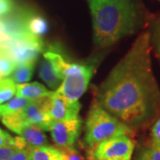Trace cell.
I'll list each match as a JSON object with an SVG mask.
<instances>
[{
  "mask_svg": "<svg viewBox=\"0 0 160 160\" xmlns=\"http://www.w3.org/2000/svg\"><path fill=\"white\" fill-rule=\"evenodd\" d=\"M151 48L149 31H144L96 92L98 104L132 130L160 113V88L152 69Z\"/></svg>",
  "mask_w": 160,
  "mask_h": 160,
  "instance_id": "cell-1",
  "label": "cell"
},
{
  "mask_svg": "<svg viewBox=\"0 0 160 160\" xmlns=\"http://www.w3.org/2000/svg\"><path fill=\"white\" fill-rule=\"evenodd\" d=\"M91 10L93 38L97 46L108 47L133 34L142 22L135 0H87Z\"/></svg>",
  "mask_w": 160,
  "mask_h": 160,
  "instance_id": "cell-2",
  "label": "cell"
},
{
  "mask_svg": "<svg viewBox=\"0 0 160 160\" xmlns=\"http://www.w3.org/2000/svg\"><path fill=\"white\" fill-rule=\"evenodd\" d=\"M132 130L94 101L87 116L85 143L92 151L101 142L118 135H130Z\"/></svg>",
  "mask_w": 160,
  "mask_h": 160,
  "instance_id": "cell-3",
  "label": "cell"
},
{
  "mask_svg": "<svg viewBox=\"0 0 160 160\" xmlns=\"http://www.w3.org/2000/svg\"><path fill=\"white\" fill-rule=\"evenodd\" d=\"M93 69V66L89 64L69 63L62 85L56 92L70 102H78L87 89Z\"/></svg>",
  "mask_w": 160,
  "mask_h": 160,
  "instance_id": "cell-4",
  "label": "cell"
},
{
  "mask_svg": "<svg viewBox=\"0 0 160 160\" xmlns=\"http://www.w3.org/2000/svg\"><path fill=\"white\" fill-rule=\"evenodd\" d=\"M1 48L7 52L14 62L20 65L36 62L39 52L44 49V44L40 38L28 32L21 38L2 43Z\"/></svg>",
  "mask_w": 160,
  "mask_h": 160,
  "instance_id": "cell-5",
  "label": "cell"
},
{
  "mask_svg": "<svg viewBox=\"0 0 160 160\" xmlns=\"http://www.w3.org/2000/svg\"><path fill=\"white\" fill-rule=\"evenodd\" d=\"M135 143L129 135H118L106 140L92 151V160H132Z\"/></svg>",
  "mask_w": 160,
  "mask_h": 160,
  "instance_id": "cell-6",
  "label": "cell"
},
{
  "mask_svg": "<svg viewBox=\"0 0 160 160\" xmlns=\"http://www.w3.org/2000/svg\"><path fill=\"white\" fill-rule=\"evenodd\" d=\"M82 120L78 118L66 121L52 120L49 131L53 142L62 150L73 148L81 132Z\"/></svg>",
  "mask_w": 160,
  "mask_h": 160,
  "instance_id": "cell-7",
  "label": "cell"
},
{
  "mask_svg": "<svg viewBox=\"0 0 160 160\" xmlns=\"http://www.w3.org/2000/svg\"><path fill=\"white\" fill-rule=\"evenodd\" d=\"M51 95L31 101L20 114L25 126H37L43 131H49L52 121L49 116Z\"/></svg>",
  "mask_w": 160,
  "mask_h": 160,
  "instance_id": "cell-8",
  "label": "cell"
},
{
  "mask_svg": "<svg viewBox=\"0 0 160 160\" xmlns=\"http://www.w3.org/2000/svg\"><path fill=\"white\" fill-rule=\"evenodd\" d=\"M81 105L78 102H70L58 92L51 94L49 116L52 120L66 121L78 118Z\"/></svg>",
  "mask_w": 160,
  "mask_h": 160,
  "instance_id": "cell-9",
  "label": "cell"
},
{
  "mask_svg": "<svg viewBox=\"0 0 160 160\" xmlns=\"http://www.w3.org/2000/svg\"><path fill=\"white\" fill-rule=\"evenodd\" d=\"M26 11V8L16 6V8L12 12L0 17V24L2 29L10 39L21 38L28 33L25 27Z\"/></svg>",
  "mask_w": 160,
  "mask_h": 160,
  "instance_id": "cell-10",
  "label": "cell"
},
{
  "mask_svg": "<svg viewBox=\"0 0 160 160\" xmlns=\"http://www.w3.org/2000/svg\"><path fill=\"white\" fill-rule=\"evenodd\" d=\"M25 27L29 34L41 38L47 33L49 25L45 17L41 14L27 9L25 16Z\"/></svg>",
  "mask_w": 160,
  "mask_h": 160,
  "instance_id": "cell-11",
  "label": "cell"
},
{
  "mask_svg": "<svg viewBox=\"0 0 160 160\" xmlns=\"http://www.w3.org/2000/svg\"><path fill=\"white\" fill-rule=\"evenodd\" d=\"M52 92L48 91L45 86L38 82L16 85V96L28 99L30 101L38 100L43 97L50 96Z\"/></svg>",
  "mask_w": 160,
  "mask_h": 160,
  "instance_id": "cell-12",
  "label": "cell"
},
{
  "mask_svg": "<svg viewBox=\"0 0 160 160\" xmlns=\"http://www.w3.org/2000/svg\"><path fill=\"white\" fill-rule=\"evenodd\" d=\"M20 136L24 139L29 150L41 146H46L48 142L43 130L37 126H25L20 133Z\"/></svg>",
  "mask_w": 160,
  "mask_h": 160,
  "instance_id": "cell-13",
  "label": "cell"
},
{
  "mask_svg": "<svg viewBox=\"0 0 160 160\" xmlns=\"http://www.w3.org/2000/svg\"><path fill=\"white\" fill-rule=\"evenodd\" d=\"M39 77L51 89H57L62 85V79L58 76L52 63L44 58L39 68Z\"/></svg>",
  "mask_w": 160,
  "mask_h": 160,
  "instance_id": "cell-14",
  "label": "cell"
},
{
  "mask_svg": "<svg viewBox=\"0 0 160 160\" xmlns=\"http://www.w3.org/2000/svg\"><path fill=\"white\" fill-rule=\"evenodd\" d=\"M29 160H64V153L61 149L46 145L29 149Z\"/></svg>",
  "mask_w": 160,
  "mask_h": 160,
  "instance_id": "cell-15",
  "label": "cell"
},
{
  "mask_svg": "<svg viewBox=\"0 0 160 160\" xmlns=\"http://www.w3.org/2000/svg\"><path fill=\"white\" fill-rule=\"evenodd\" d=\"M31 101L22 97L15 96L5 104H0V116L16 114L24 109Z\"/></svg>",
  "mask_w": 160,
  "mask_h": 160,
  "instance_id": "cell-16",
  "label": "cell"
},
{
  "mask_svg": "<svg viewBox=\"0 0 160 160\" xmlns=\"http://www.w3.org/2000/svg\"><path fill=\"white\" fill-rule=\"evenodd\" d=\"M35 63H24L20 64L14 69L11 74V78L15 84H25L31 79L34 71Z\"/></svg>",
  "mask_w": 160,
  "mask_h": 160,
  "instance_id": "cell-17",
  "label": "cell"
},
{
  "mask_svg": "<svg viewBox=\"0 0 160 160\" xmlns=\"http://www.w3.org/2000/svg\"><path fill=\"white\" fill-rule=\"evenodd\" d=\"M44 58L47 59L52 63V65L53 66L58 76L63 80L64 73L69 65V62L60 53H57V52L52 51H48L45 52Z\"/></svg>",
  "mask_w": 160,
  "mask_h": 160,
  "instance_id": "cell-18",
  "label": "cell"
},
{
  "mask_svg": "<svg viewBox=\"0 0 160 160\" xmlns=\"http://www.w3.org/2000/svg\"><path fill=\"white\" fill-rule=\"evenodd\" d=\"M16 63L7 54L4 49L0 47V78H6L13 72Z\"/></svg>",
  "mask_w": 160,
  "mask_h": 160,
  "instance_id": "cell-19",
  "label": "cell"
},
{
  "mask_svg": "<svg viewBox=\"0 0 160 160\" xmlns=\"http://www.w3.org/2000/svg\"><path fill=\"white\" fill-rule=\"evenodd\" d=\"M16 92V85L11 78L0 79V104L10 100Z\"/></svg>",
  "mask_w": 160,
  "mask_h": 160,
  "instance_id": "cell-20",
  "label": "cell"
},
{
  "mask_svg": "<svg viewBox=\"0 0 160 160\" xmlns=\"http://www.w3.org/2000/svg\"><path fill=\"white\" fill-rule=\"evenodd\" d=\"M2 123L5 125V126L10 129L11 131L13 132L20 134L22 129L25 127L24 124H23L22 119V117L20 112L16 113V114L12 115H8V116H5L3 117L2 118Z\"/></svg>",
  "mask_w": 160,
  "mask_h": 160,
  "instance_id": "cell-21",
  "label": "cell"
},
{
  "mask_svg": "<svg viewBox=\"0 0 160 160\" xmlns=\"http://www.w3.org/2000/svg\"><path fill=\"white\" fill-rule=\"evenodd\" d=\"M134 160H160V146L149 144L140 149Z\"/></svg>",
  "mask_w": 160,
  "mask_h": 160,
  "instance_id": "cell-22",
  "label": "cell"
},
{
  "mask_svg": "<svg viewBox=\"0 0 160 160\" xmlns=\"http://www.w3.org/2000/svg\"><path fill=\"white\" fill-rule=\"evenodd\" d=\"M150 42L160 57V15L152 19L150 23Z\"/></svg>",
  "mask_w": 160,
  "mask_h": 160,
  "instance_id": "cell-23",
  "label": "cell"
},
{
  "mask_svg": "<svg viewBox=\"0 0 160 160\" xmlns=\"http://www.w3.org/2000/svg\"><path fill=\"white\" fill-rule=\"evenodd\" d=\"M16 6L14 0H0V17L12 12Z\"/></svg>",
  "mask_w": 160,
  "mask_h": 160,
  "instance_id": "cell-24",
  "label": "cell"
},
{
  "mask_svg": "<svg viewBox=\"0 0 160 160\" xmlns=\"http://www.w3.org/2000/svg\"><path fill=\"white\" fill-rule=\"evenodd\" d=\"M150 144L160 146V118L157 120L151 130V142Z\"/></svg>",
  "mask_w": 160,
  "mask_h": 160,
  "instance_id": "cell-25",
  "label": "cell"
},
{
  "mask_svg": "<svg viewBox=\"0 0 160 160\" xmlns=\"http://www.w3.org/2000/svg\"><path fill=\"white\" fill-rule=\"evenodd\" d=\"M17 148L14 146L0 147V160H11Z\"/></svg>",
  "mask_w": 160,
  "mask_h": 160,
  "instance_id": "cell-26",
  "label": "cell"
},
{
  "mask_svg": "<svg viewBox=\"0 0 160 160\" xmlns=\"http://www.w3.org/2000/svg\"><path fill=\"white\" fill-rule=\"evenodd\" d=\"M3 146H14V138L0 128V147Z\"/></svg>",
  "mask_w": 160,
  "mask_h": 160,
  "instance_id": "cell-27",
  "label": "cell"
},
{
  "mask_svg": "<svg viewBox=\"0 0 160 160\" xmlns=\"http://www.w3.org/2000/svg\"><path fill=\"white\" fill-rule=\"evenodd\" d=\"M62 151L64 153V160H85V158L73 148L64 149Z\"/></svg>",
  "mask_w": 160,
  "mask_h": 160,
  "instance_id": "cell-28",
  "label": "cell"
},
{
  "mask_svg": "<svg viewBox=\"0 0 160 160\" xmlns=\"http://www.w3.org/2000/svg\"><path fill=\"white\" fill-rule=\"evenodd\" d=\"M11 160H29V149H17Z\"/></svg>",
  "mask_w": 160,
  "mask_h": 160,
  "instance_id": "cell-29",
  "label": "cell"
},
{
  "mask_svg": "<svg viewBox=\"0 0 160 160\" xmlns=\"http://www.w3.org/2000/svg\"><path fill=\"white\" fill-rule=\"evenodd\" d=\"M1 46H2V42L0 41V47H1Z\"/></svg>",
  "mask_w": 160,
  "mask_h": 160,
  "instance_id": "cell-30",
  "label": "cell"
},
{
  "mask_svg": "<svg viewBox=\"0 0 160 160\" xmlns=\"http://www.w3.org/2000/svg\"><path fill=\"white\" fill-rule=\"evenodd\" d=\"M0 117H1V116H0Z\"/></svg>",
  "mask_w": 160,
  "mask_h": 160,
  "instance_id": "cell-31",
  "label": "cell"
},
{
  "mask_svg": "<svg viewBox=\"0 0 160 160\" xmlns=\"http://www.w3.org/2000/svg\"><path fill=\"white\" fill-rule=\"evenodd\" d=\"M0 79H1V78H0Z\"/></svg>",
  "mask_w": 160,
  "mask_h": 160,
  "instance_id": "cell-32",
  "label": "cell"
}]
</instances>
